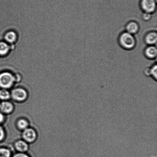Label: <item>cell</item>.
<instances>
[{
  "mask_svg": "<svg viewBox=\"0 0 157 157\" xmlns=\"http://www.w3.org/2000/svg\"><path fill=\"white\" fill-rule=\"evenodd\" d=\"M118 42L120 47L127 51H132L137 47L136 37L125 31L120 34L118 37Z\"/></svg>",
  "mask_w": 157,
  "mask_h": 157,
  "instance_id": "cell-1",
  "label": "cell"
},
{
  "mask_svg": "<svg viewBox=\"0 0 157 157\" xmlns=\"http://www.w3.org/2000/svg\"><path fill=\"white\" fill-rule=\"evenodd\" d=\"M15 81V77L11 73L4 72L0 74V87L3 89L10 88Z\"/></svg>",
  "mask_w": 157,
  "mask_h": 157,
  "instance_id": "cell-2",
  "label": "cell"
},
{
  "mask_svg": "<svg viewBox=\"0 0 157 157\" xmlns=\"http://www.w3.org/2000/svg\"><path fill=\"white\" fill-rule=\"evenodd\" d=\"M140 6L143 12L151 14H154L156 12V0H142Z\"/></svg>",
  "mask_w": 157,
  "mask_h": 157,
  "instance_id": "cell-3",
  "label": "cell"
},
{
  "mask_svg": "<svg viewBox=\"0 0 157 157\" xmlns=\"http://www.w3.org/2000/svg\"><path fill=\"white\" fill-rule=\"evenodd\" d=\"M144 42L147 46H156L157 33L156 30L147 32L144 37Z\"/></svg>",
  "mask_w": 157,
  "mask_h": 157,
  "instance_id": "cell-4",
  "label": "cell"
},
{
  "mask_svg": "<svg viewBox=\"0 0 157 157\" xmlns=\"http://www.w3.org/2000/svg\"><path fill=\"white\" fill-rule=\"evenodd\" d=\"M124 31L135 35L137 34L140 31V27L137 21H129L125 25Z\"/></svg>",
  "mask_w": 157,
  "mask_h": 157,
  "instance_id": "cell-5",
  "label": "cell"
},
{
  "mask_svg": "<svg viewBox=\"0 0 157 157\" xmlns=\"http://www.w3.org/2000/svg\"><path fill=\"white\" fill-rule=\"evenodd\" d=\"M11 97L15 101H25L27 97V93L25 90L21 88H17L12 90Z\"/></svg>",
  "mask_w": 157,
  "mask_h": 157,
  "instance_id": "cell-6",
  "label": "cell"
},
{
  "mask_svg": "<svg viewBox=\"0 0 157 157\" xmlns=\"http://www.w3.org/2000/svg\"><path fill=\"white\" fill-rule=\"evenodd\" d=\"M144 56L149 60H156L157 48L156 46H147L144 51Z\"/></svg>",
  "mask_w": 157,
  "mask_h": 157,
  "instance_id": "cell-7",
  "label": "cell"
},
{
  "mask_svg": "<svg viewBox=\"0 0 157 157\" xmlns=\"http://www.w3.org/2000/svg\"><path fill=\"white\" fill-rule=\"evenodd\" d=\"M36 132L33 129L28 128L24 130L23 132V139L27 143L33 142L36 139Z\"/></svg>",
  "mask_w": 157,
  "mask_h": 157,
  "instance_id": "cell-8",
  "label": "cell"
},
{
  "mask_svg": "<svg viewBox=\"0 0 157 157\" xmlns=\"http://www.w3.org/2000/svg\"><path fill=\"white\" fill-rule=\"evenodd\" d=\"M144 74L146 77H150L154 81H156L157 79V64L155 63L150 67H147L144 69Z\"/></svg>",
  "mask_w": 157,
  "mask_h": 157,
  "instance_id": "cell-9",
  "label": "cell"
},
{
  "mask_svg": "<svg viewBox=\"0 0 157 157\" xmlns=\"http://www.w3.org/2000/svg\"><path fill=\"white\" fill-rule=\"evenodd\" d=\"M13 106L11 103L4 101L0 104V110L2 113L9 114L13 111Z\"/></svg>",
  "mask_w": 157,
  "mask_h": 157,
  "instance_id": "cell-10",
  "label": "cell"
},
{
  "mask_svg": "<svg viewBox=\"0 0 157 157\" xmlns=\"http://www.w3.org/2000/svg\"><path fill=\"white\" fill-rule=\"evenodd\" d=\"M15 147L19 153H25L29 149V145L24 140H20L15 143Z\"/></svg>",
  "mask_w": 157,
  "mask_h": 157,
  "instance_id": "cell-11",
  "label": "cell"
},
{
  "mask_svg": "<svg viewBox=\"0 0 157 157\" xmlns=\"http://www.w3.org/2000/svg\"><path fill=\"white\" fill-rule=\"evenodd\" d=\"M4 39L6 42L9 44H13L16 41L17 35L14 32L10 31L7 32L5 35Z\"/></svg>",
  "mask_w": 157,
  "mask_h": 157,
  "instance_id": "cell-12",
  "label": "cell"
},
{
  "mask_svg": "<svg viewBox=\"0 0 157 157\" xmlns=\"http://www.w3.org/2000/svg\"><path fill=\"white\" fill-rule=\"evenodd\" d=\"M10 49V47L7 43L0 42V55L5 56L7 54Z\"/></svg>",
  "mask_w": 157,
  "mask_h": 157,
  "instance_id": "cell-13",
  "label": "cell"
},
{
  "mask_svg": "<svg viewBox=\"0 0 157 157\" xmlns=\"http://www.w3.org/2000/svg\"><path fill=\"white\" fill-rule=\"evenodd\" d=\"M11 94L7 89H3L0 90V99L7 101L10 98Z\"/></svg>",
  "mask_w": 157,
  "mask_h": 157,
  "instance_id": "cell-14",
  "label": "cell"
},
{
  "mask_svg": "<svg viewBox=\"0 0 157 157\" xmlns=\"http://www.w3.org/2000/svg\"><path fill=\"white\" fill-rule=\"evenodd\" d=\"M17 126L20 129L24 130L28 128L29 123L25 119H20L18 121Z\"/></svg>",
  "mask_w": 157,
  "mask_h": 157,
  "instance_id": "cell-15",
  "label": "cell"
},
{
  "mask_svg": "<svg viewBox=\"0 0 157 157\" xmlns=\"http://www.w3.org/2000/svg\"><path fill=\"white\" fill-rule=\"evenodd\" d=\"M0 157H11L10 150L4 147L0 148Z\"/></svg>",
  "mask_w": 157,
  "mask_h": 157,
  "instance_id": "cell-16",
  "label": "cell"
},
{
  "mask_svg": "<svg viewBox=\"0 0 157 157\" xmlns=\"http://www.w3.org/2000/svg\"><path fill=\"white\" fill-rule=\"evenodd\" d=\"M154 14H151L147 13V12H143L141 15V19L143 21H145V22L150 21L151 18H153Z\"/></svg>",
  "mask_w": 157,
  "mask_h": 157,
  "instance_id": "cell-17",
  "label": "cell"
},
{
  "mask_svg": "<svg viewBox=\"0 0 157 157\" xmlns=\"http://www.w3.org/2000/svg\"><path fill=\"white\" fill-rule=\"evenodd\" d=\"M12 157H30L25 153H18L15 154Z\"/></svg>",
  "mask_w": 157,
  "mask_h": 157,
  "instance_id": "cell-18",
  "label": "cell"
},
{
  "mask_svg": "<svg viewBox=\"0 0 157 157\" xmlns=\"http://www.w3.org/2000/svg\"><path fill=\"white\" fill-rule=\"evenodd\" d=\"M5 136V133L4 129L2 127L0 126V141L4 139Z\"/></svg>",
  "mask_w": 157,
  "mask_h": 157,
  "instance_id": "cell-19",
  "label": "cell"
},
{
  "mask_svg": "<svg viewBox=\"0 0 157 157\" xmlns=\"http://www.w3.org/2000/svg\"><path fill=\"white\" fill-rule=\"evenodd\" d=\"M4 119V115L2 113L0 112V123L2 122Z\"/></svg>",
  "mask_w": 157,
  "mask_h": 157,
  "instance_id": "cell-20",
  "label": "cell"
}]
</instances>
